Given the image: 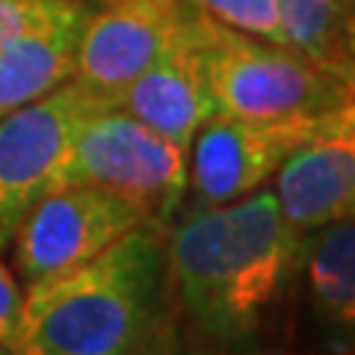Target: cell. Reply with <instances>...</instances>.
Here are the masks:
<instances>
[{
    "instance_id": "obj_1",
    "label": "cell",
    "mask_w": 355,
    "mask_h": 355,
    "mask_svg": "<svg viewBox=\"0 0 355 355\" xmlns=\"http://www.w3.org/2000/svg\"><path fill=\"white\" fill-rule=\"evenodd\" d=\"M299 249L302 231L287 222L272 187L190 210L166 228L178 302L205 338L234 352L263 343L291 302Z\"/></svg>"
},
{
    "instance_id": "obj_9",
    "label": "cell",
    "mask_w": 355,
    "mask_h": 355,
    "mask_svg": "<svg viewBox=\"0 0 355 355\" xmlns=\"http://www.w3.org/2000/svg\"><path fill=\"white\" fill-rule=\"evenodd\" d=\"M196 15L198 9L187 21L181 39L116 98V107L157 130L160 137L172 139L184 151H190L205 121L219 113L196 44Z\"/></svg>"
},
{
    "instance_id": "obj_18",
    "label": "cell",
    "mask_w": 355,
    "mask_h": 355,
    "mask_svg": "<svg viewBox=\"0 0 355 355\" xmlns=\"http://www.w3.org/2000/svg\"><path fill=\"white\" fill-rule=\"evenodd\" d=\"M0 355H12V352H9V347H3V343H0Z\"/></svg>"
},
{
    "instance_id": "obj_2",
    "label": "cell",
    "mask_w": 355,
    "mask_h": 355,
    "mask_svg": "<svg viewBox=\"0 0 355 355\" xmlns=\"http://www.w3.org/2000/svg\"><path fill=\"white\" fill-rule=\"evenodd\" d=\"M166 225L148 222L83 266L27 287L12 355H137L166 302Z\"/></svg>"
},
{
    "instance_id": "obj_4",
    "label": "cell",
    "mask_w": 355,
    "mask_h": 355,
    "mask_svg": "<svg viewBox=\"0 0 355 355\" xmlns=\"http://www.w3.org/2000/svg\"><path fill=\"white\" fill-rule=\"evenodd\" d=\"M187 178L190 157L181 146L121 107L104 104L92 110L71 137L53 178V190L77 184L104 187L133 198L157 225H166L187 198Z\"/></svg>"
},
{
    "instance_id": "obj_15",
    "label": "cell",
    "mask_w": 355,
    "mask_h": 355,
    "mask_svg": "<svg viewBox=\"0 0 355 355\" xmlns=\"http://www.w3.org/2000/svg\"><path fill=\"white\" fill-rule=\"evenodd\" d=\"M196 6L210 21L234 33L270 44H284L279 0H196Z\"/></svg>"
},
{
    "instance_id": "obj_8",
    "label": "cell",
    "mask_w": 355,
    "mask_h": 355,
    "mask_svg": "<svg viewBox=\"0 0 355 355\" xmlns=\"http://www.w3.org/2000/svg\"><path fill=\"white\" fill-rule=\"evenodd\" d=\"M196 0H107L77 36L74 80L98 98H116L181 39Z\"/></svg>"
},
{
    "instance_id": "obj_16",
    "label": "cell",
    "mask_w": 355,
    "mask_h": 355,
    "mask_svg": "<svg viewBox=\"0 0 355 355\" xmlns=\"http://www.w3.org/2000/svg\"><path fill=\"white\" fill-rule=\"evenodd\" d=\"M21 311H24V291H21L12 270L0 261V343L12 347L18 326H21Z\"/></svg>"
},
{
    "instance_id": "obj_5",
    "label": "cell",
    "mask_w": 355,
    "mask_h": 355,
    "mask_svg": "<svg viewBox=\"0 0 355 355\" xmlns=\"http://www.w3.org/2000/svg\"><path fill=\"white\" fill-rule=\"evenodd\" d=\"M349 125H355V113L284 121L216 113L202 125L187 151L190 157L187 196L193 198V210L231 205L258 193L302 146Z\"/></svg>"
},
{
    "instance_id": "obj_13",
    "label": "cell",
    "mask_w": 355,
    "mask_h": 355,
    "mask_svg": "<svg viewBox=\"0 0 355 355\" xmlns=\"http://www.w3.org/2000/svg\"><path fill=\"white\" fill-rule=\"evenodd\" d=\"M284 48L323 60L355 57V0H279Z\"/></svg>"
},
{
    "instance_id": "obj_14",
    "label": "cell",
    "mask_w": 355,
    "mask_h": 355,
    "mask_svg": "<svg viewBox=\"0 0 355 355\" xmlns=\"http://www.w3.org/2000/svg\"><path fill=\"white\" fill-rule=\"evenodd\" d=\"M89 12L83 0H0V48L33 33L80 24Z\"/></svg>"
},
{
    "instance_id": "obj_12",
    "label": "cell",
    "mask_w": 355,
    "mask_h": 355,
    "mask_svg": "<svg viewBox=\"0 0 355 355\" xmlns=\"http://www.w3.org/2000/svg\"><path fill=\"white\" fill-rule=\"evenodd\" d=\"M80 24L21 36L0 48V119L74 80Z\"/></svg>"
},
{
    "instance_id": "obj_3",
    "label": "cell",
    "mask_w": 355,
    "mask_h": 355,
    "mask_svg": "<svg viewBox=\"0 0 355 355\" xmlns=\"http://www.w3.org/2000/svg\"><path fill=\"white\" fill-rule=\"evenodd\" d=\"M196 44L219 113L258 121L355 113V57L323 60L196 15Z\"/></svg>"
},
{
    "instance_id": "obj_11",
    "label": "cell",
    "mask_w": 355,
    "mask_h": 355,
    "mask_svg": "<svg viewBox=\"0 0 355 355\" xmlns=\"http://www.w3.org/2000/svg\"><path fill=\"white\" fill-rule=\"evenodd\" d=\"M272 193L293 228L314 231L355 219V125L302 146L272 178Z\"/></svg>"
},
{
    "instance_id": "obj_17",
    "label": "cell",
    "mask_w": 355,
    "mask_h": 355,
    "mask_svg": "<svg viewBox=\"0 0 355 355\" xmlns=\"http://www.w3.org/2000/svg\"><path fill=\"white\" fill-rule=\"evenodd\" d=\"M137 355H184V352H178L175 347H169V343H148V347L139 349Z\"/></svg>"
},
{
    "instance_id": "obj_6",
    "label": "cell",
    "mask_w": 355,
    "mask_h": 355,
    "mask_svg": "<svg viewBox=\"0 0 355 355\" xmlns=\"http://www.w3.org/2000/svg\"><path fill=\"white\" fill-rule=\"evenodd\" d=\"M154 222L148 210L104 187H57L18 222L12 263L27 287L98 258L130 231Z\"/></svg>"
},
{
    "instance_id": "obj_7",
    "label": "cell",
    "mask_w": 355,
    "mask_h": 355,
    "mask_svg": "<svg viewBox=\"0 0 355 355\" xmlns=\"http://www.w3.org/2000/svg\"><path fill=\"white\" fill-rule=\"evenodd\" d=\"M104 104L110 101L69 80L57 92L0 119V252L9 246L27 210L53 190V178L80 121Z\"/></svg>"
},
{
    "instance_id": "obj_10",
    "label": "cell",
    "mask_w": 355,
    "mask_h": 355,
    "mask_svg": "<svg viewBox=\"0 0 355 355\" xmlns=\"http://www.w3.org/2000/svg\"><path fill=\"white\" fill-rule=\"evenodd\" d=\"M293 293L320 347L355 355V219L305 231Z\"/></svg>"
}]
</instances>
